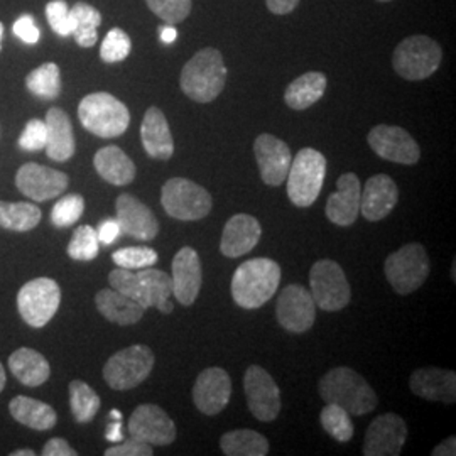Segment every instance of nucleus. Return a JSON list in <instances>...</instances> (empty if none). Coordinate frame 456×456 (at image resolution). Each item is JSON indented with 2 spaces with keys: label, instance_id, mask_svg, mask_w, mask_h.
Masks as SVG:
<instances>
[{
  "label": "nucleus",
  "instance_id": "obj_1",
  "mask_svg": "<svg viewBox=\"0 0 456 456\" xmlns=\"http://www.w3.org/2000/svg\"><path fill=\"white\" fill-rule=\"evenodd\" d=\"M110 288L118 293L126 294L137 301L144 308H158L163 314H169L175 310L171 276L159 269L146 267L139 271H129L117 267L109 274Z\"/></svg>",
  "mask_w": 456,
  "mask_h": 456
},
{
  "label": "nucleus",
  "instance_id": "obj_2",
  "mask_svg": "<svg viewBox=\"0 0 456 456\" xmlns=\"http://www.w3.org/2000/svg\"><path fill=\"white\" fill-rule=\"evenodd\" d=\"M318 391L325 403L340 406L350 416L369 414L379 404L370 384L350 367H337L323 375Z\"/></svg>",
  "mask_w": 456,
  "mask_h": 456
},
{
  "label": "nucleus",
  "instance_id": "obj_3",
  "mask_svg": "<svg viewBox=\"0 0 456 456\" xmlns=\"http://www.w3.org/2000/svg\"><path fill=\"white\" fill-rule=\"evenodd\" d=\"M281 267L265 257L240 264L232 277V297L244 310H257L276 294Z\"/></svg>",
  "mask_w": 456,
  "mask_h": 456
},
{
  "label": "nucleus",
  "instance_id": "obj_4",
  "mask_svg": "<svg viewBox=\"0 0 456 456\" xmlns=\"http://www.w3.org/2000/svg\"><path fill=\"white\" fill-rule=\"evenodd\" d=\"M225 83L227 66L218 49H200L181 71L183 94L198 103L213 102L224 92Z\"/></svg>",
  "mask_w": 456,
  "mask_h": 456
},
{
  "label": "nucleus",
  "instance_id": "obj_5",
  "mask_svg": "<svg viewBox=\"0 0 456 456\" xmlns=\"http://www.w3.org/2000/svg\"><path fill=\"white\" fill-rule=\"evenodd\" d=\"M83 127L102 139H114L129 129L131 112L118 98L97 92L83 98L78 105Z\"/></svg>",
  "mask_w": 456,
  "mask_h": 456
},
{
  "label": "nucleus",
  "instance_id": "obj_6",
  "mask_svg": "<svg viewBox=\"0 0 456 456\" xmlns=\"http://www.w3.org/2000/svg\"><path fill=\"white\" fill-rule=\"evenodd\" d=\"M326 176V158L316 149H301L288 171V196L296 207L308 208L322 193Z\"/></svg>",
  "mask_w": 456,
  "mask_h": 456
},
{
  "label": "nucleus",
  "instance_id": "obj_7",
  "mask_svg": "<svg viewBox=\"0 0 456 456\" xmlns=\"http://www.w3.org/2000/svg\"><path fill=\"white\" fill-rule=\"evenodd\" d=\"M443 60L441 46L428 36H409L392 54L395 73L408 82H421L436 73Z\"/></svg>",
  "mask_w": 456,
  "mask_h": 456
},
{
  "label": "nucleus",
  "instance_id": "obj_8",
  "mask_svg": "<svg viewBox=\"0 0 456 456\" xmlns=\"http://www.w3.org/2000/svg\"><path fill=\"white\" fill-rule=\"evenodd\" d=\"M161 205L171 218L195 222L212 212L213 201L203 186L186 178H173L164 183Z\"/></svg>",
  "mask_w": 456,
  "mask_h": 456
},
{
  "label": "nucleus",
  "instance_id": "obj_9",
  "mask_svg": "<svg viewBox=\"0 0 456 456\" xmlns=\"http://www.w3.org/2000/svg\"><path fill=\"white\" fill-rule=\"evenodd\" d=\"M154 362V354L147 345H132L107 360L103 379L114 391H131L146 380Z\"/></svg>",
  "mask_w": 456,
  "mask_h": 456
},
{
  "label": "nucleus",
  "instance_id": "obj_10",
  "mask_svg": "<svg viewBox=\"0 0 456 456\" xmlns=\"http://www.w3.org/2000/svg\"><path fill=\"white\" fill-rule=\"evenodd\" d=\"M386 277L397 294L418 291L429 276V257L421 244H408L392 252L386 261Z\"/></svg>",
  "mask_w": 456,
  "mask_h": 456
},
{
  "label": "nucleus",
  "instance_id": "obj_11",
  "mask_svg": "<svg viewBox=\"0 0 456 456\" xmlns=\"http://www.w3.org/2000/svg\"><path fill=\"white\" fill-rule=\"evenodd\" d=\"M61 301V289L54 279L37 277L26 282L17 294V310L20 318L33 328L48 325Z\"/></svg>",
  "mask_w": 456,
  "mask_h": 456
},
{
  "label": "nucleus",
  "instance_id": "obj_12",
  "mask_svg": "<svg viewBox=\"0 0 456 456\" xmlns=\"http://www.w3.org/2000/svg\"><path fill=\"white\" fill-rule=\"evenodd\" d=\"M311 296L323 311H340L352 299V288L342 267L335 261L314 262L310 273Z\"/></svg>",
  "mask_w": 456,
  "mask_h": 456
},
{
  "label": "nucleus",
  "instance_id": "obj_13",
  "mask_svg": "<svg viewBox=\"0 0 456 456\" xmlns=\"http://www.w3.org/2000/svg\"><path fill=\"white\" fill-rule=\"evenodd\" d=\"M247 406L262 423L274 421L281 412V391L273 375L259 365H250L244 375Z\"/></svg>",
  "mask_w": 456,
  "mask_h": 456
},
{
  "label": "nucleus",
  "instance_id": "obj_14",
  "mask_svg": "<svg viewBox=\"0 0 456 456\" xmlns=\"http://www.w3.org/2000/svg\"><path fill=\"white\" fill-rule=\"evenodd\" d=\"M367 142L379 158L391 163L412 166L421 158V149L414 137L397 126H375L367 135Z\"/></svg>",
  "mask_w": 456,
  "mask_h": 456
},
{
  "label": "nucleus",
  "instance_id": "obj_15",
  "mask_svg": "<svg viewBox=\"0 0 456 456\" xmlns=\"http://www.w3.org/2000/svg\"><path fill=\"white\" fill-rule=\"evenodd\" d=\"M408 440V424L394 414L386 412L377 416L369 426L365 441H363V455L365 456H397Z\"/></svg>",
  "mask_w": 456,
  "mask_h": 456
},
{
  "label": "nucleus",
  "instance_id": "obj_16",
  "mask_svg": "<svg viewBox=\"0 0 456 456\" xmlns=\"http://www.w3.org/2000/svg\"><path fill=\"white\" fill-rule=\"evenodd\" d=\"M277 322L291 333H305L316 320V303L310 291L301 284L282 289L277 299Z\"/></svg>",
  "mask_w": 456,
  "mask_h": 456
},
{
  "label": "nucleus",
  "instance_id": "obj_17",
  "mask_svg": "<svg viewBox=\"0 0 456 456\" xmlns=\"http://www.w3.org/2000/svg\"><path fill=\"white\" fill-rule=\"evenodd\" d=\"M129 435L151 446H167L176 440V424L156 404H142L129 418Z\"/></svg>",
  "mask_w": 456,
  "mask_h": 456
},
{
  "label": "nucleus",
  "instance_id": "obj_18",
  "mask_svg": "<svg viewBox=\"0 0 456 456\" xmlns=\"http://www.w3.org/2000/svg\"><path fill=\"white\" fill-rule=\"evenodd\" d=\"M16 184L22 195L34 201H48L65 193L69 178L63 171L43 164L28 163L17 171Z\"/></svg>",
  "mask_w": 456,
  "mask_h": 456
},
{
  "label": "nucleus",
  "instance_id": "obj_19",
  "mask_svg": "<svg viewBox=\"0 0 456 456\" xmlns=\"http://www.w3.org/2000/svg\"><path fill=\"white\" fill-rule=\"evenodd\" d=\"M254 154L262 181L269 186H281L293 161L289 146L271 134H261L254 142Z\"/></svg>",
  "mask_w": 456,
  "mask_h": 456
},
{
  "label": "nucleus",
  "instance_id": "obj_20",
  "mask_svg": "<svg viewBox=\"0 0 456 456\" xmlns=\"http://www.w3.org/2000/svg\"><path fill=\"white\" fill-rule=\"evenodd\" d=\"M232 395V379L220 367L205 369L196 379L193 403L196 409L207 416H215L227 408Z\"/></svg>",
  "mask_w": 456,
  "mask_h": 456
},
{
  "label": "nucleus",
  "instance_id": "obj_21",
  "mask_svg": "<svg viewBox=\"0 0 456 456\" xmlns=\"http://www.w3.org/2000/svg\"><path fill=\"white\" fill-rule=\"evenodd\" d=\"M115 210L122 233L142 242L156 239V235L159 233V222L156 215L135 196H118L115 201Z\"/></svg>",
  "mask_w": 456,
  "mask_h": 456
},
{
  "label": "nucleus",
  "instance_id": "obj_22",
  "mask_svg": "<svg viewBox=\"0 0 456 456\" xmlns=\"http://www.w3.org/2000/svg\"><path fill=\"white\" fill-rule=\"evenodd\" d=\"M173 294L183 306H191L201 291L203 269L193 247H183L173 259Z\"/></svg>",
  "mask_w": 456,
  "mask_h": 456
},
{
  "label": "nucleus",
  "instance_id": "obj_23",
  "mask_svg": "<svg viewBox=\"0 0 456 456\" xmlns=\"http://www.w3.org/2000/svg\"><path fill=\"white\" fill-rule=\"evenodd\" d=\"M359 176L355 173H345L337 180V191L326 201V216L331 224L340 227H350L355 224L360 213Z\"/></svg>",
  "mask_w": 456,
  "mask_h": 456
},
{
  "label": "nucleus",
  "instance_id": "obj_24",
  "mask_svg": "<svg viewBox=\"0 0 456 456\" xmlns=\"http://www.w3.org/2000/svg\"><path fill=\"white\" fill-rule=\"evenodd\" d=\"M261 235L262 227L257 218L245 213L233 215L224 228L220 250L228 259L242 257L259 244Z\"/></svg>",
  "mask_w": 456,
  "mask_h": 456
},
{
  "label": "nucleus",
  "instance_id": "obj_25",
  "mask_svg": "<svg viewBox=\"0 0 456 456\" xmlns=\"http://www.w3.org/2000/svg\"><path fill=\"white\" fill-rule=\"evenodd\" d=\"M399 190L395 181L387 175H375L365 183L360 195V213L369 222H380L395 208Z\"/></svg>",
  "mask_w": 456,
  "mask_h": 456
},
{
  "label": "nucleus",
  "instance_id": "obj_26",
  "mask_svg": "<svg viewBox=\"0 0 456 456\" xmlns=\"http://www.w3.org/2000/svg\"><path fill=\"white\" fill-rule=\"evenodd\" d=\"M411 391L426 401L453 404L456 401V374L436 367L418 369L409 380Z\"/></svg>",
  "mask_w": 456,
  "mask_h": 456
},
{
  "label": "nucleus",
  "instance_id": "obj_27",
  "mask_svg": "<svg viewBox=\"0 0 456 456\" xmlns=\"http://www.w3.org/2000/svg\"><path fill=\"white\" fill-rule=\"evenodd\" d=\"M141 141L146 149L147 156L158 161H169L175 154V141L169 129L167 118L161 109H147L142 126H141Z\"/></svg>",
  "mask_w": 456,
  "mask_h": 456
},
{
  "label": "nucleus",
  "instance_id": "obj_28",
  "mask_svg": "<svg viewBox=\"0 0 456 456\" xmlns=\"http://www.w3.org/2000/svg\"><path fill=\"white\" fill-rule=\"evenodd\" d=\"M46 146L45 151L49 159L56 163H65L73 158L77 151L75 134L71 120L65 110L53 107L46 114Z\"/></svg>",
  "mask_w": 456,
  "mask_h": 456
},
{
  "label": "nucleus",
  "instance_id": "obj_29",
  "mask_svg": "<svg viewBox=\"0 0 456 456\" xmlns=\"http://www.w3.org/2000/svg\"><path fill=\"white\" fill-rule=\"evenodd\" d=\"M95 305L100 314L110 323L120 326H131L139 323L146 313V308L141 306L129 296L118 293L114 288H107L98 291L95 296Z\"/></svg>",
  "mask_w": 456,
  "mask_h": 456
},
{
  "label": "nucleus",
  "instance_id": "obj_30",
  "mask_svg": "<svg viewBox=\"0 0 456 456\" xmlns=\"http://www.w3.org/2000/svg\"><path fill=\"white\" fill-rule=\"evenodd\" d=\"M94 166L102 180L115 186H127L135 180V164L120 147H102L94 158Z\"/></svg>",
  "mask_w": 456,
  "mask_h": 456
},
{
  "label": "nucleus",
  "instance_id": "obj_31",
  "mask_svg": "<svg viewBox=\"0 0 456 456\" xmlns=\"http://www.w3.org/2000/svg\"><path fill=\"white\" fill-rule=\"evenodd\" d=\"M9 369L17 380L28 387L45 384L51 375L48 360L33 348H19L9 357Z\"/></svg>",
  "mask_w": 456,
  "mask_h": 456
},
{
  "label": "nucleus",
  "instance_id": "obj_32",
  "mask_svg": "<svg viewBox=\"0 0 456 456\" xmlns=\"http://www.w3.org/2000/svg\"><path fill=\"white\" fill-rule=\"evenodd\" d=\"M9 412L17 423L24 424L36 431H49L58 421L54 409L46 403L28 395L14 397L9 404Z\"/></svg>",
  "mask_w": 456,
  "mask_h": 456
},
{
  "label": "nucleus",
  "instance_id": "obj_33",
  "mask_svg": "<svg viewBox=\"0 0 456 456\" xmlns=\"http://www.w3.org/2000/svg\"><path fill=\"white\" fill-rule=\"evenodd\" d=\"M326 85L328 80L323 73L308 71L288 85L284 102L293 110H306L325 95Z\"/></svg>",
  "mask_w": 456,
  "mask_h": 456
},
{
  "label": "nucleus",
  "instance_id": "obj_34",
  "mask_svg": "<svg viewBox=\"0 0 456 456\" xmlns=\"http://www.w3.org/2000/svg\"><path fill=\"white\" fill-rule=\"evenodd\" d=\"M220 448L227 456H265L269 441L254 429H233L222 436Z\"/></svg>",
  "mask_w": 456,
  "mask_h": 456
},
{
  "label": "nucleus",
  "instance_id": "obj_35",
  "mask_svg": "<svg viewBox=\"0 0 456 456\" xmlns=\"http://www.w3.org/2000/svg\"><path fill=\"white\" fill-rule=\"evenodd\" d=\"M71 17H73V36L78 46L82 48H92L95 46L98 41L97 29L102 24V14L98 12L94 5L78 2L71 9Z\"/></svg>",
  "mask_w": 456,
  "mask_h": 456
},
{
  "label": "nucleus",
  "instance_id": "obj_36",
  "mask_svg": "<svg viewBox=\"0 0 456 456\" xmlns=\"http://www.w3.org/2000/svg\"><path fill=\"white\" fill-rule=\"evenodd\" d=\"M41 222V210L34 203L0 201V227L12 232H29Z\"/></svg>",
  "mask_w": 456,
  "mask_h": 456
},
{
  "label": "nucleus",
  "instance_id": "obj_37",
  "mask_svg": "<svg viewBox=\"0 0 456 456\" xmlns=\"http://www.w3.org/2000/svg\"><path fill=\"white\" fill-rule=\"evenodd\" d=\"M26 86L34 97L43 100H54L61 94V73L56 63H45L33 69L28 78Z\"/></svg>",
  "mask_w": 456,
  "mask_h": 456
},
{
  "label": "nucleus",
  "instance_id": "obj_38",
  "mask_svg": "<svg viewBox=\"0 0 456 456\" xmlns=\"http://www.w3.org/2000/svg\"><path fill=\"white\" fill-rule=\"evenodd\" d=\"M69 406L77 423H90L97 416L100 397L86 382L73 380L69 384Z\"/></svg>",
  "mask_w": 456,
  "mask_h": 456
},
{
  "label": "nucleus",
  "instance_id": "obj_39",
  "mask_svg": "<svg viewBox=\"0 0 456 456\" xmlns=\"http://www.w3.org/2000/svg\"><path fill=\"white\" fill-rule=\"evenodd\" d=\"M320 421H322L323 429L333 440L340 441V443L352 440V436H354L352 416L340 406L326 403L325 408L322 409Z\"/></svg>",
  "mask_w": 456,
  "mask_h": 456
},
{
  "label": "nucleus",
  "instance_id": "obj_40",
  "mask_svg": "<svg viewBox=\"0 0 456 456\" xmlns=\"http://www.w3.org/2000/svg\"><path fill=\"white\" fill-rule=\"evenodd\" d=\"M100 242H98L97 230L90 225H82L77 228L69 244H68V256L73 261H94L97 259Z\"/></svg>",
  "mask_w": 456,
  "mask_h": 456
},
{
  "label": "nucleus",
  "instance_id": "obj_41",
  "mask_svg": "<svg viewBox=\"0 0 456 456\" xmlns=\"http://www.w3.org/2000/svg\"><path fill=\"white\" fill-rule=\"evenodd\" d=\"M85 212V200L80 195L63 196L51 210V222L58 228L71 227L82 218Z\"/></svg>",
  "mask_w": 456,
  "mask_h": 456
},
{
  "label": "nucleus",
  "instance_id": "obj_42",
  "mask_svg": "<svg viewBox=\"0 0 456 456\" xmlns=\"http://www.w3.org/2000/svg\"><path fill=\"white\" fill-rule=\"evenodd\" d=\"M152 14L159 17L167 26H176L191 14L193 0H146Z\"/></svg>",
  "mask_w": 456,
  "mask_h": 456
},
{
  "label": "nucleus",
  "instance_id": "obj_43",
  "mask_svg": "<svg viewBox=\"0 0 456 456\" xmlns=\"http://www.w3.org/2000/svg\"><path fill=\"white\" fill-rule=\"evenodd\" d=\"M112 261L117 264V267L139 271V269L152 267L158 262V252L152 250L151 247H127V248L115 250L112 254Z\"/></svg>",
  "mask_w": 456,
  "mask_h": 456
},
{
  "label": "nucleus",
  "instance_id": "obj_44",
  "mask_svg": "<svg viewBox=\"0 0 456 456\" xmlns=\"http://www.w3.org/2000/svg\"><path fill=\"white\" fill-rule=\"evenodd\" d=\"M131 49L132 41L129 34L118 28H114L105 36L100 46V58L105 63H118L131 54Z\"/></svg>",
  "mask_w": 456,
  "mask_h": 456
},
{
  "label": "nucleus",
  "instance_id": "obj_45",
  "mask_svg": "<svg viewBox=\"0 0 456 456\" xmlns=\"http://www.w3.org/2000/svg\"><path fill=\"white\" fill-rule=\"evenodd\" d=\"M46 19L49 26L58 36H69L73 33V17L65 0H53L46 5Z\"/></svg>",
  "mask_w": 456,
  "mask_h": 456
},
{
  "label": "nucleus",
  "instance_id": "obj_46",
  "mask_svg": "<svg viewBox=\"0 0 456 456\" xmlns=\"http://www.w3.org/2000/svg\"><path fill=\"white\" fill-rule=\"evenodd\" d=\"M46 146V124L39 118H33L28 122L24 131L19 137V147L22 151L37 152Z\"/></svg>",
  "mask_w": 456,
  "mask_h": 456
},
{
  "label": "nucleus",
  "instance_id": "obj_47",
  "mask_svg": "<svg viewBox=\"0 0 456 456\" xmlns=\"http://www.w3.org/2000/svg\"><path fill=\"white\" fill-rule=\"evenodd\" d=\"M154 455V450L151 444L144 441L127 438V440L115 443L112 448L105 452V456H151Z\"/></svg>",
  "mask_w": 456,
  "mask_h": 456
},
{
  "label": "nucleus",
  "instance_id": "obj_48",
  "mask_svg": "<svg viewBox=\"0 0 456 456\" xmlns=\"http://www.w3.org/2000/svg\"><path fill=\"white\" fill-rule=\"evenodd\" d=\"M12 31L26 45H36L41 37V33H39V29H37V26H36V22H34L31 16L19 17L14 22Z\"/></svg>",
  "mask_w": 456,
  "mask_h": 456
},
{
  "label": "nucleus",
  "instance_id": "obj_49",
  "mask_svg": "<svg viewBox=\"0 0 456 456\" xmlns=\"http://www.w3.org/2000/svg\"><path fill=\"white\" fill-rule=\"evenodd\" d=\"M120 233H122V230H120L117 218H109L98 225V242L103 245L114 244Z\"/></svg>",
  "mask_w": 456,
  "mask_h": 456
},
{
  "label": "nucleus",
  "instance_id": "obj_50",
  "mask_svg": "<svg viewBox=\"0 0 456 456\" xmlns=\"http://www.w3.org/2000/svg\"><path fill=\"white\" fill-rule=\"evenodd\" d=\"M109 416H110L112 423H109V426H107L105 438L110 443H120V441L126 440L124 431H122V412L117 411V409H112Z\"/></svg>",
  "mask_w": 456,
  "mask_h": 456
},
{
  "label": "nucleus",
  "instance_id": "obj_51",
  "mask_svg": "<svg viewBox=\"0 0 456 456\" xmlns=\"http://www.w3.org/2000/svg\"><path fill=\"white\" fill-rule=\"evenodd\" d=\"M45 456H77L78 453L63 438H53L43 448Z\"/></svg>",
  "mask_w": 456,
  "mask_h": 456
},
{
  "label": "nucleus",
  "instance_id": "obj_52",
  "mask_svg": "<svg viewBox=\"0 0 456 456\" xmlns=\"http://www.w3.org/2000/svg\"><path fill=\"white\" fill-rule=\"evenodd\" d=\"M299 0H265L267 9L276 16H288L297 7Z\"/></svg>",
  "mask_w": 456,
  "mask_h": 456
},
{
  "label": "nucleus",
  "instance_id": "obj_53",
  "mask_svg": "<svg viewBox=\"0 0 456 456\" xmlns=\"http://www.w3.org/2000/svg\"><path fill=\"white\" fill-rule=\"evenodd\" d=\"M433 456H455L456 455V438L450 436L446 440L440 443L435 450H433Z\"/></svg>",
  "mask_w": 456,
  "mask_h": 456
},
{
  "label": "nucleus",
  "instance_id": "obj_54",
  "mask_svg": "<svg viewBox=\"0 0 456 456\" xmlns=\"http://www.w3.org/2000/svg\"><path fill=\"white\" fill-rule=\"evenodd\" d=\"M176 37H178V33H176V29H175V28H171V26L163 28V31H161V39H163L164 43H173Z\"/></svg>",
  "mask_w": 456,
  "mask_h": 456
},
{
  "label": "nucleus",
  "instance_id": "obj_55",
  "mask_svg": "<svg viewBox=\"0 0 456 456\" xmlns=\"http://www.w3.org/2000/svg\"><path fill=\"white\" fill-rule=\"evenodd\" d=\"M4 387H5V370L0 363V392L4 391Z\"/></svg>",
  "mask_w": 456,
  "mask_h": 456
},
{
  "label": "nucleus",
  "instance_id": "obj_56",
  "mask_svg": "<svg viewBox=\"0 0 456 456\" xmlns=\"http://www.w3.org/2000/svg\"><path fill=\"white\" fill-rule=\"evenodd\" d=\"M36 453H34L33 450H19V452H14L12 453V456H34Z\"/></svg>",
  "mask_w": 456,
  "mask_h": 456
},
{
  "label": "nucleus",
  "instance_id": "obj_57",
  "mask_svg": "<svg viewBox=\"0 0 456 456\" xmlns=\"http://www.w3.org/2000/svg\"><path fill=\"white\" fill-rule=\"evenodd\" d=\"M2 34H4V26H2V22H0V39H2Z\"/></svg>",
  "mask_w": 456,
  "mask_h": 456
},
{
  "label": "nucleus",
  "instance_id": "obj_58",
  "mask_svg": "<svg viewBox=\"0 0 456 456\" xmlns=\"http://www.w3.org/2000/svg\"><path fill=\"white\" fill-rule=\"evenodd\" d=\"M377 2H380V4H387V2H392V0H377Z\"/></svg>",
  "mask_w": 456,
  "mask_h": 456
}]
</instances>
